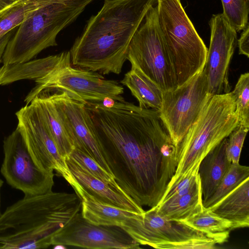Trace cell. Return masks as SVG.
Masks as SVG:
<instances>
[{"label":"cell","mask_w":249,"mask_h":249,"mask_svg":"<svg viewBox=\"0 0 249 249\" xmlns=\"http://www.w3.org/2000/svg\"><path fill=\"white\" fill-rule=\"evenodd\" d=\"M86 105L116 183L139 205H158L177 166L176 146L160 111L125 101Z\"/></svg>","instance_id":"obj_1"},{"label":"cell","mask_w":249,"mask_h":249,"mask_svg":"<svg viewBox=\"0 0 249 249\" xmlns=\"http://www.w3.org/2000/svg\"><path fill=\"white\" fill-rule=\"evenodd\" d=\"M157 0H104L92 16L70 52L73 66L119 74L127 60L131 39Z\"/></svg>","instance_id":"obj_2"},{"label":"cell","mask_w":249,"mask_h":249,"mask_svg":"<svg viewBox=\"0 0 249 249\" xmlns=\"http://www.w3.org/2000/svg\"><path fill=\"white\" fill-rule=\"evenodd\" d=\"M74 193L50 191L24 196L0 216V249H45L53 236L81 210Z\"/></svg>","instance_id":"obj_3"},{"label":"cell","mask_w":249,"mask_h":249,"mask_svg":"<svg viewBox=\"0 0 249 249\" xmlns=\"http://www.w3.org/2000/svg\"><path fill=\"white\" fill-rule=\"evenodd\" d=\"M232 92L210 96L176 147V169L167 189L178 184L238 125Z\"/></svg>","instance_id":"obj_4"},{"label":"cell","mask_w":249,"mask_h":249,"mask_svg":"<svg viewBox=\"0 0 249 249\" xmlns=\"http://www.w3.org/2000/svg\"><path fill=\"white\" fill-rule=\"evenodd\" d=\"M94 0H61L36 10L19 26L2 56L3 65L30 60L57 45L59 33L75 21Z\"/></svg>","instance_id":"obj_5"},{"label":"cell","mask_w":249,"mask_h":249,"mask_svg":"<svg viewBox=\"0 0 249 249\" xmlns=\"http://www.w3.org/2000/svg\"><path fill=\"white\" fill-rule=\"evenodd\" d=\"M158 22L164 45L174 63L178 86L204 68L208 48L180 0H157Z\"/></svg>","instance_id":"obj_6"},{"label":"cell","mask_w":249,"mask_h":249,"mask_svg":"<svg viewBox=\"0 0 249 249\" xmlns=\"http://www.w3.org/2000/svg\"><path fill=\"white\" fill-rule=\"evenodd\" d=\"M36 85L29 92L24 102L28 105L44 89L65 91L85 103H102L107 99L124 102V88L115 80L85 69L71 66L70 51L63 52L62 57L44 77L35 80Z\"/></svg>","instance_id":"obj_7"},{"label":"cell","mask_w":249,"mask_h":249,"mask_svg":"<svg viewBox=\"0 0 249 249\" xmlns=\"http://www.w3.org/2000/svg\"><path fill=\"white\" fill-rule=\"evenodd\" d=\"M127 60L163 92L177 87L174 63L160 35L157 4L149 9L134 35Z\"/></svg>","instance_id":"obj_8"},{"label":"cell","mask_w":249,"mask_h":249,"mask_svg":"<svg viewBox=\"0 0 249 249\" xmlns=\"http://www.w3.org/2000/svg\"><path fill=\"white\" fill-rule=\"evenodd\" d=\"M210 96L204 70L175 89L163 92L160 115L176 147Z\"/></svg>","instance_id":"obj_9"},{"label":"cell","mask_w":249,"mask_h":249,"mask_svg":"<svg viewBox=\"0 0 249 249\" xmlns=\"http://www.w3.org/2000/svg\"><path fill=\"white\" fill-rule=\"evenodd\" d=\"M20 132L36 164L48 172L55 170L71 185L75 179L57 147L35 99L16 113Z\"/></svg>","instance_id":"obj_10"},{"label":"cell","mask_w":249,"mask_h":249,"mask_svg":"<svg viewBox=\"0 0 249 249\" xmlns=\"http://www.w3.org/2000/svg\"><path fill=\"white\" fill-rule=\"evenodd\" d=\"M3 147L4 156L0 172L9 185L24 196L52 191L53 172L42 170L36 164L17 128L5 138Z\"/></svg>","instance_id":"obj_11"},{"label":"cell","mask_w":249,"mask_h":249,"mask_svg":"<svg viewBox=\"0 0 249 249\" xmlns=\"http://www.w3.org/2000/svg\"><path fill=\"white\" fill-rule=\"evenodd\" d=\"M139 244L169 249H212L216 245L202 232L181 222L161 216L156 206L142 213Z\"/></svg>","instance_id":"obj_12"},{"label":"cell","mask_w":249,"mask_h":249,"mask_svg":"<svg viewBox=\"0 0 249 249\" xmlns=\"http://www.w3.org/2000/svg\"><path fill=\"white\" fill-rule=\"evenodd\" d=\"M211 37L203 69L210 96L231 92L230 64L237 42V32L222 13L213 15L209 21Z\"/></svg>","instance_id":"obj_13"},{"label":"cell","mask_w":249,"mask_h":249,"mask_svg":"<svg viewBox=\"0 0 249 249\" xmlns=\"http://www.w3.org/2000/svg\"><path fill=\"white\" fill-rule=\"evenodd\" d=\"M53 246L87 249H139L140 244L119 227L93 224L78 213L53 236Z\"/></svg>","instance_id":"obj_14"},{"label":"cell","mask_w":249,"mask_h":249,"mask_svg":"<svg viewBox=\"0 0 249 249\" xmlns=\"http://www.w3.org/2000/svg\"><path fill=\"white\" fill-rule=\"evenodd\" d=\"M48 89L67 125L74 147L90 157L113 176L103 155L94 124L86 103L65 91Z\"/></svg>","instance_id":"obj_15"},{"label":"cell","mask_w":249,"mask_h":249,"mask_svg":"<svg viewBox=\"0 0 249 249\" xmlns=\"http://www.w3.org/2000/svg\"><path fill=\"white\" fill-rule=\"evenodd\" d=\"M72 187L81 200V212L84 218L93 224L119 227L139 243L142 213L102 204L87 192L76 181Z\"/></svg>","instance_id":"obj_16"},{"label":"cell","mask_w":249,"mask_h":249,"mask_svg":"<svg viewBox=\"0 0 249 249\" xmlns=\"http://www.w3.org/2000/svg\"><path fill=\"white\" fill-rule=\"evenodd\" d=\"M67 165L77 182L99 202L138 213L145 211L119 186L106 183L88 173L70 157Z\"/></svg>","instance_id":"obj_17"},{"label":"cell","mask_w":249,"mask_h":249,"mask_svg":"<svg viewBox=\"0 0 249 249\" xmlns=\"http://www.w3.org/2000/svg\"><path fill=\"white\" fill-rule=\"evenodd\" d=\"M228 138L224 139L202 160L198 173L199 176L203 202L213 194L228 171L231 162L226 153Z\"/></svg>","instance_id":"obj_18"},{"label":"cell","mask_w":249,"mask_h":249,"mask_svg":"<svg viewBox=\"0 0 249 249\" xmlns=\"http://www.w3.org/2000/svg\"><path fill=\"white\" fill-rule=\"evenodd\" d=\"M33 99L36 101L38 105L61 155L65 158L68 157L74 148L73 141L49 89H43Z\"/></svg>","instance_id":"obj_19"},{"label":"cell","mask_w":249,"mask_h":249,"mask_svg":"<svg viewBox=\"0 0 249 249\" xmlns=\"http://www.w3.org/2000/svg\"><path fill=\"white\" fill-rule=\"evenodd\" d=\"M249 178L209 209L230 221L232 230L249 226Z\"/></svg>","instance_id":"obj_20"},{"label":"cell","mask_w":249,"mask_h":249,"mask_svg":"<svg viewBox=\"0 0 249 249\" xmlns=\"http://www.w3.org/2000/svg\"><path fill=\"white\" fill-rule=\"evenodd\" d=\"M62 55V52L38 59L3 65L0 68V85L20 80L40 79L53 70Z\"/></svg>","instance_id":"obj_21"},{"label":"cell","mask_w":249,"mask_h":249,"mask_svg":"<svg viewBox=\"0 0 249 249\" xmlns=\"http://www.w3.org/2000/svg\"><path fill=\"white\" fill-rule=\"evenodd\" d=\"M157 212L169 220L181 221L203 208L200 178L188 192L171 197L156 206Z\"/></svg>","instance_id":"obj_22"},{"label":"cell","mask_w":249,"mask_h":249,"mask_svg":"<svg viewBox=\"0 0 249 249\" xmlns=\"http://www.w3.org/2000/svg\"><path fill=\"white\" fill-rule=\"evenodd\" d=\"M121 83L126 86L139 102V107L160 110L163 91L137 68L131 66Z\"/></svg>","instance_id":"obj_23"},{"label":"cell","mask_w":249,"mask_h":249,"mask_svg":"<svg viewBox=\"0 0 249 249\" xmlns=\"http://www.w3.org/2000/svg\"><path fill=\"white\" fill-rule=\"evenodd\" d=\"M180 222L202 232L213 240L216 244L227 242L230 232L232 230L230 221L205 208L201 211Z\"/></svg>","instance_id":"obj_24"},{"label":"cell","mask_w":249,"mask_h":249,"mask_svg":"<svg viewBox=\"0 0 249 249\" xmlns=\"http://www.w3.org/2000/svg\"><path fill=\"white\" fill-rule=\"evenodd\" d=\"M61 0H17L0 11V38L36 10Z\"/></svg>","instance_id":"obj_25"},{"label":"cell","mask_w":249,"mask_h":249,"mask_svg":"<svg viewBox=\"0 0 249 249\" xmlns=\"http://www.w3.org/2000/svg\"><path fill=\"white\" fill-rule=\"evenodd\" d=\"M249 178V167L231 163L230 169L211 196L203 202L204 208L214 206L244 180Z\"/></svg>","instance_id":"obj_26"},{"label":"cell","mask_w":249,"mask_h":249,"mask_svg":"<svg viewBox=\"0 0 249 249\" xmlns=\"http://www.w3.org/2000/svg\"><path fill=\"white\" fill-rule=\"evenodd\" d=\"M223 15L236 32L249 23V0H221Z\"/></svg>","instance_id":"obj_27"},{"label":"cell","mask_w":249,"mask_h":249,"mask_svg":"<svg viewBox=\"0 0 249 249\" xmlns=\"http://www.w3.org/2000/svg\"><path fill=\"white\" fill-rule=\"evenodd\" d=\"M234 98L235 111L238 116L239 124L249 128V73L240 75L231 91Z\"/></svg>","instance_id":"obj_28"},{"label":"cell","mask_w":249,"mask_h":249,"mask_svg":"<svg viewBox=\"0 0 249 249\" xmlns=\"http://www.w3.org/2000/svg\"><path fill=\"white\" fill-rule=\"evenodd\" d=\"M68 157L95 177L106 183L119 186L112 175L107 173L96 161L78 148L74 147Z\"/></svg>","instance_id":"obj_29"},{"label":"cell","mask_w":249,"mask_h":249,"mask_svg":"<svg viewBox=\"0 0 249 249\" xmlns=\"http://www.w3.org/2000/svg\"><path fill=\"white\" fill-rule=\"evenodd\" d=\"M249 129V128L238 124L227 137V156L231 163H239L243 143Z\"/></svg>","instance_id":"obj_30"},{"label":"cell","mask_w":249,"mask_h":249,"mask_svg":"<svg viewBox=\"0 0 249 249\" xmlns=\"http://www.w3.org/2000/svg\"><path fill=\"white\" fill-rule=\"evenodd\" d=\"M240 38L237 40L239 54L247 57L249 56V24L242 30Z\"/></svg>","instance_id":"obj_31"},{"label":"cell","mask_w":249,"mask_h":249,"mask_svg":"<svg viewBox=\"0 0 249 249\" xmlns=\"http://www.w3.org/2000/svg\"><path fill=\"white\" fill-rule=\"evenodd\" d=\"M14 35L13 30L9 31L0 38V62L7 43Z\"/></svg>","instance_id":"obj_32"},{"label":"cell","mask_w":249,"mask_h":249,"mask_svg":"<svg viewBox=\"0 0 249 249\" xmlns=\"http://www.w3.org/2000/svg\"><path fill=\"white\" fill-rule=\"evenodd\" d=\"M17 0H0V11Z\"/></svg>","instance_id":"obj_33"},{"label":"cell","mask_w":249,"mask_h":249,"mask_svg":"<svg viewBox=\"0 0 249 249\" xmlns=\"http://www.w3.org/2000/svg\"><path fill=\"white\" fill-rule=\"evenodd\" d=\"M3 181L0 179V189L3 185ZM1 215L0 210V216Z\"/></svg>","instance_id":"obj_34"}]
</instances>
